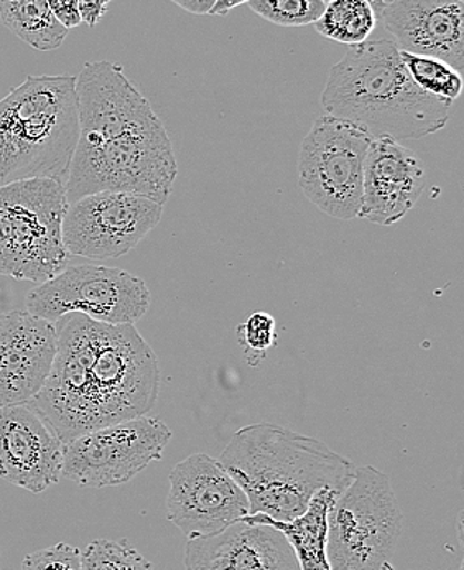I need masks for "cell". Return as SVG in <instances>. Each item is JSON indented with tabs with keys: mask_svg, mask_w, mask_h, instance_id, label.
Segmentation results:
<instances>
[{
	"mask_svg": "<svg viewBox=\"0 0 464 570\" xmlns=\"http://www.w3.org/2000/svg\"><path fill=\"white\" fill-rule=\"evenodd\" d=\"M247 2L249 0H216L215 6L209 10V16H228L233 9Z\"/></svg>",
	"mask_w": 464,
	"mask_h": 570,
	"instance_id": "obj_29",
	"label": "cell"
},
{
	"mask_svg": "<svg viewBox=\"0 0 464 570\" xmlns=\"http://www.w3.org/2000/svg\"><path fill=\"white\" fill-rule=\"evenodd\" d=\"M326 115L354 124L373 139H422L445 129L453 102L415 85L394 40L348 48L329 70L322 95Z\"/></svg>",
	"mask_w": 464,
	"mask_h": 570,
	"instance_id": "obj_3",
	"label": "cell"
},
{
	"mask_svg": "<svg viewBox=\"0 0 464 570\" xmlns=\"http://www.w3.org/2000/svg\"><path fill=\"white\" fill-rule=\"evenodd\" d=\"M185 570H300L282 532L240 520L226 530L188 539Z\"/></svg>",
	"mask_w": 464,
	"mask_h": 570,
	"instance_id": "obj_17",
	"label": "cell"
},
{
	"mask_svg": "<svg viewBox=\"0 0 464 570\" xmlns=\"http://www.w3.org/2000/svg\"><path fill=\"white\" fill-rule=\"evenodd\" d=\"M81 570H154L137 549L126 542L96 539L81 552Z\"/></svg>",
	"mask_w": 464,
	"mask_h": 570,
	"instance_id": "obj_22",
	"label": "cell"
},
{
	"mask_svg": "<svg viewBox=\"0 0 464 570\" xmlns=\"http://www.w3.org/2000/svg\"><path fill=\"white\" fill-rule=\"evenodd\" d=\"M60 439L29 406L0 407V479L43 493L63 472Z\"/></svg>",
	"mask_w": 464,
	"mask_h": 570,
	"instance_id": "obj_14",
	"label": "cell"
},
{
	"mask_svg": "<svg viewBox=\"0 0 464 570\" xmlns=\"http://www.w3.org/2000/svg\"><path fill=\"white\" fill-rule=\"evenodd\" d=\"M402 61L415 85L421 86L428 95L453 102L463 91L462 73L453 70L448 63L438 58L408 53L401 50Z\"/></svg>",
	"mask_w": 464,
	"mask_h": 570,
	"instance_id": "obj_21",
	"label": "cell"
},
{
	"mask_svg": "<svg viewBox=\"0 0 464 570\" xmlns=\"http://www.w3.org/2000/svg\"><path fill=\"white\" fill-rule=\"evenodd\" d=\"M55 328L53 366L27 406L61 444L152 411L160 391V367L152 346L136 326L67 314L55 322Z\"/></svg>",
	"mask_w": 464,
	"mask_h": 570,
	"instance_id": "obj_1",
	"label": "cell"
},
{
	"mask_svg": "<svg viewBox=\"0 0 464 570\" xmlns=\"http://www.w3.org/2000/svg\"><path fill=\"white\" fill-rule=\"evenodd\" d=\"M170 2L187 10V12L195 13V16H205L213 9L216 0H170Z\"/></svg>",
	"mask_w": 464,
	"mask_h": 570,
	"instance_id": "obj_28",
	"label": "cell"
},
{
	"mask_svg": "<svg viewBox=\"0 0 464 570\" xmlns=\"http://www.w3.org/2000/svg\"><path fill=\"white\" fill-rule=\"evenodd\" d=\"M325 2H326V3H328V2H329V0H325Z\"/></svg>",
	"mask_w": 464,
	"mask_h": 570,
	"instance_id": "obj_32",
	"label": "cell"
},
{
	"mask_svg": "<svg viewBox=\"0 0 464 570\" xmlns=\"http://www.w3.org/2000/svg\"><path fill=\"white\" fill-rule=\"evenodd\" d=\"M402 511L386 475L359 466L328 517L332 570H386L397 551Z\"/></svg>",
	"mask_w": 464,
	"mask_h": 570,
	"instance_id": "obj_7",
	"label": "cell"
},
{
	"mask_svg": "<svg viewBox=\"0 0 464 570\" xmlns=\"http://www.w3.org/2000/svg\"><path fill=\"white\" fill-rule=\"evenodd\" d=\"M170 441V428L161 419L117 422L68 442L61 476L89 489L124 485L161 460Z\"/></svg>",
	"mask_w": 464,
	"mask_h": 570,
	"instance_id": "obj_10",
	"label": "cell"
},
{
	"mask_svg": "<svg viewBox=\"0 0 464 570\" xmlns=\"http://www.w3.org/2000/svg\"><path fill=\"white\" fill-rule=\"evenodd\" d=\"M55 19L70 30L81 26V16H79L78 0H47Z\"/></svg>",
	"mask_w": 464,
	"mask_h": 570,
	"instance_id": "obj_26",
	"label": "cell"
},
{
	"mask_svg": "<svg viewBox=\"0 0 464 570\" xmlns=\"http://www.w3.org/2000/svg\"><path fill=\"white\" fill-rule=\"evenodd\" d=\"M0 570H2V568H0Z\"/></svg>",
	"mask_w": 464,
	"mask_h": 570,
	"instance_id": "obj_35",
	"label": "cell"
},
{
	"mask_svg": "<svg viewBox=\"0 0 464 570\" xmlns=\"http://www.w3.org/2000/svg\"><path fill=\"white\" fill-rule=\"evenodd\" d=\"M22 570H81V551L67 542H58L27 556Z\"/></svg>",
	"mask_w": 464,
	"mask_h": 570,
	"instance_id": "obj_24",
	"label": "cell"
},
{
	"mask_svg": "<svg viewBox=\"0 0 464 570\" xmlns=\"http://www.w3.org/2000/svg\"><path fill=\"white\" fill-rule=\"evenodd\" d=\"M367 2L373 6L374 12H376V17H379L381 10L384 7V0H367Z\"/></svg>",
	"mask_w": 464,
	"mask_h": 570,
	"instance_id": "obj_30",
	"label": "cell"
},
{
	"mask_svg": "<svg viewBox=\"0 0 464 570\" xmlns=\"http://www.w3.org/2000/svg\"><path fill=\"white\" fill-rule=\"evenodd\" d=\"M0 20L36 50H57L67 40L68 30L55 19L47 0H0Z\"/></svg>",
	"mask_w": 464,
	"mask_h": 570,
	"instance_id": "obj_19",
	"label": "cell"
},
{
	"mask_svg": "<svg viewBox=\"0 0 464 570\" xmlns=\"http://www.w3.org/2000/svg\"><path fill=\"white\" fill-rule=\"evenodd\" d=\"M219 462L249 500V514L290 521L319 490L343 493L356 466L318 439L275 424L234 432Z\"/></svg>",
	"mask_w": 464,
	"mask_h": 570,
	"instance_id": "obj_4",
	"label": "cell"
},
{
	"mask_svg": "<svg viewBox=\"0 0 464 570\" xmlns=\"http://www.w3.org/2000/svg\"><path fill=\"white\" fill-rule=\"evenodd\" d=\"M78 137L77 77L30 75L0 99V187L30 178L65 184Z\"/></svg>",
	"mask_w": 464,
	"mask_h": 570,
	"instance_id": "obj_5",
	"label": "cell"
},
{
	"mask_svg": "<svg viewBox=\"0 0 464 570\" xmlns=\"http://www.w3.org/2000/svg\"><path fill=\"white\" fill-rule=\"evenodd\" d=\"M373 137L354 124L319 116L298 156V185L316 208L332 218H359L364 160Z\"/></svg>",
	"mask_w": 464,
	"mask_h": 570,
	"instance_id": "obj_8",
	"label": "cell"
},
{
	"mask_svg": "<svg viewBox=\"0 0 464 570\" xmlns=\"http://www.w3.org/2000/svg\"><path fill=\"white\" fill-rule=\"evenodd\" d=\"M249 7L267 22L280 27L312 26L325 10V0H249Z\"/></svg>",
	"mask_w": 464,
	"mask_h": 570,
	"instance_id": "obj_23",
	"label": "cell"
},
{
	"mask_svg": "<svg viewBox=\"0 0 464 570\" xmlns=\"http://www.w3.org/2000/svg\"><path fill=\"white\" fill-rule=\"evenodd\" d=\"M77 98L79 137L65 180L68 204L99 191H120L165 206L178 164L149 99L112 61L82 67Z\"/></svg>",
	"mask_w": 464,
	"mask_h": 570,
	"instance_id": "obj_2",
	"label": "cell"
},
{
	"mask_svg": "<svg viewBox=\"0 0 464 570\" xmlns=\"http://www.w3.org/2000/svg\"><path fill=\"white\" fill-rule=\"evenodd\" d=\"M108 2H111V0H108Z\"/></svg>",
	"mask_w": 464,
	"mask_h": 570,
	"instance_id": "obj_34",
	"label": "cell"
},
{
	"mask_svg": "<svg viewBox=\"0 0 464 570\" xmlns=\"http://www.w3.org/2000/svg\"><path fill=\"white\" fill-rule=\"evenodd\" d=\"M65 184L30 178L0 187V276L43 284L68 266Z\"/></svg>",
	"mask_w": 464,
	"mask_h": 570,
	"instance_id": "obj_6",
	"label": "cell"
},
{
	"mask_svg": "<svg viewBox=\"0 0 464 570\" xmlns=\"http://www.w3.org/2000/svg\"><path fill=\"white\" fill-rule=\"evenodd\" d=\"M338 491L323 489L309 501L307 510L290 521H275L264 514H247L249 523L267 524L285 535L294 549L300 570H332L328 561V517Z\"/></svg>",
	"mask_w": 464,
	"mask_h": 570,
	"instance_id": "obj_18",
	"label": "cell"
},
{
	"mask_svg": "<svg viewBox=\"0 0 464 570\" xmlns=\"http://www.w3.org/2000/svg\"><path fill=\"white\" fill-rule=\"evenodd\" d=\"M377 22H383L401 50L438 58L463 73V0H391Z\"/></svg>",
	"mask_w": 464,
	"mask_h": 570,
	"instance_id": "obj_15",
	"label": "cell"
},
{
	"mask_svg": "<svg viewBox=\"0 0 464 570\" xmlns=\"http://www.w3.org/2000/svg\"><path fill=\"white\" fill-rule=\"evenodd\" d=\"M249 513L246 493L208 453H194L171 470L167 518L187 539L216 534Z\"/></svg>",
	"mask_w": 464,
	"mask_h": 570,
	"instance_id": "obj_12",
	"label": "cell"
},
{
	"mask_svg": "<svg viewBox=\"0 0 464 570\" xmlns=\"http://www.w3.org/2000/svg\"><path fill=\"white\" fill-rule=\"evenodd\" d=\"M313 26L325 39L353 47L369 39L376 29L377 17L367 0H329Z\"/></svg>",
	"mask_w": 464,
	"mask_h": 570,
	"instance_id": "obj_20",
	"label": "cell"
},
{
	"mask_svg": "<svg viewBox=\"0 0 464 570\" xmlns=\"http://www.w3.org/2000/svg\"><path fill=\"white\" fill-rule=\"evenodd\" d=\"M460 570H463V566H462V568H460Z\"/></svg>",
	"mask_w": 464,
	"mask_h": 570,
	"instance_id": "obj_33",
	"label": "cell"
},
{
	"mask_svg": "<svg viewBox=\"0 0 464 570\" xmlns=\"http://www.w3.org/2000/svg\"><path fill=\"white\" fill-rule=\"evenodd\" d=\"M57 328L30 312L0 315V407L26 406L47 383Z\"/></svg>",
	"mask_w": 464,
	"mask_h": 570,
	"instance_id": "obj_13",
	"label": "cell"
},
{
	"mask_svg": "<svg viewBox=\"0 0 464 570\" xmlns=\"http://www.w3.org/2000/svg\"><path fill=\"white\" fill-rule=\"evenodd\" d=\"M239 342L247 352L266 353L277 342V322L266 312H254L239 326Z\"/></svg>",
	"mask_w": 464,
	"mask_h": 570,
	"instance_id": "obj_25",
	"label": "cell"
},
{
	"mask_svg": "<svg viewBox=\"0 0 464 570\" xmlns=\"http://www.w3.org/2000/svg\"><path fill=\"white\" fill-rule=\"evenodd\" d=\"M152 294L140 277L119 267L67 266L27 295V312L55 322L81 314L105 324H136L149 312Z\"/></svg>",
	"mask_w": 464,
	"mask_h": 570,
	"instance_id": "obj_9",
	"label": "cell"
},
{
	"mask_svg": "<svg viewBox=\"0 0 464 570\" xmlns=\"http://www.w3.org/2000/svg\"><path fill=\"white\" fill-rule=\"evenodd\" d=\"M386 2H391V0H384V3H386Z\"/></svg>",
	"mask_w": 464,
	"mask_h": 570,
	"instance_id": "obj_31",
	"label": "cell"
},
{
	"mask_svg": "<svg viewBox=\"0 0 464 570\" xmlns=\"http://www.w3.org/2000/svg\"><path fill=\"white\" fill-rule=\"evenodd\" d=\"M108 0H78L79 16L86 26L95 27L108 12Z\"/></svg>",
	"mask_w": 464,
	"mask_h": 570,
	"instance_id": "obj_27",
	"label": "cell"
},
{
	"mask_svg": "<svg viewBox=\"0 0 464 570\" xmlns=\"http://www.w3.org/2000/svg\"><path fill=\"white\" fill-rule=\"evenodd\" d=\"M426 184L424 165L394 139H373L364 160L359 218L379 226L401 222L421 200Z\"/></svg>",
	"mask_w": 464,
	"mask_h": 570,
	"instance_id": "obj_16",
	"label": "cell"
},
{
	"mask_svg": "<svg viewBox=\"0 0 464 570\" xmlns=\"http://www.w3.org/2000/svg\"><path fill=\"white\" fill-rule=\"evenodd\" d=\"M164 215V205L120 191H99L68 204L63 245L68 254L88 259H117L134 249Z\"/></svg>",
	"mask_w": 464,
	"mask_h": 570,
	"instance_id": "obj_11",
	"label": "cell"
}]
</instances>
